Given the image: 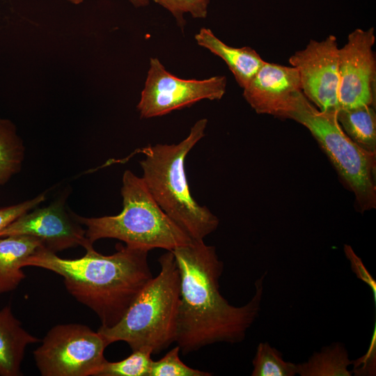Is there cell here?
I'll use <instances>...</instances> for the list:
<instances>
[{
    "instance_id": "obj_1",
    "label": "cell",
    "mask_w": 376,
    "mask_h": 376,
    "mask_svg": "<svg viewBox=\"0 0 376 376\" xmlns=\"http://www.w3.org/2000/svg\"><path fill=\"white\" fill-rule=\"evenodd\" d=\"M180 280L175 343L183 354L217 343H238L259 315L264 291L265 272L255 281V292L244 306H235L219 292L224 271L214 246L204 240L171 251Z\"/></svg>"
},
{
    "instance_id": "obj_2",
    "label": "cell",
    "mask_w": 376,
    "mask_h": 376,
    "mask_svg": "<svg viewBox=\"0 0 376 376\" xmlns=\"http://www.w3.org/2000/svg\"><path fill=\"white\" fill-rule=\"evenodd\" d=\"M148 253L126 245L112 255L92 249L80 258L66 259L42 248L24 262V267H37L61 276L68 292L95 313L100 327H111L152 278Z\"/></svg>"
},
{
    "instance_id": "obj_3",
    "label": "cell",
    "mask_w": 376,
    "mask_h": 376,
    "mask_svg": "<svg viewBox=\"0 0 376 376\" xmlns=\"http://www.w3.org/2000/svg\"><path fill=\"white\" fill-rule=\"evenodd\" d=\"M207 118L197 120L178 143L148 146L140 162L143 179L162 210L192 240H204L218 227L219 219L191 194L185 162L189 151L205 136Z\"/></svg>"
},
{
    "instance_id": "obj_4",
    "label": "cell",
    "mask_w": 376,
    "mask_h": 376,
    "mask_svg": "<svg viewBox=\"0 0 376 376\" xmlns=\"http://www.w3.org/2000/svg\"><path fill=\"white\" fill-rule=\"evenodd\" d=\"M159 263V273L145 285L122 319L111 327L98 329L109 345L124 341L132 351L147 347L158 354L175 341L179 270L172 251L162 255Z\"/></svg>"
},
{
    "instance_id": "obj_5",
    "label": "cell",
    "mask_w": 376,
    "mask_h": 376,
    "mask_svg": "<svg viewBox=\"0 0 376 376\" xmlns=\"http://www.w3.org/2000/svg\"><path fill=\"white\" fill-rule=\"evenodd\" d=\"M122 182L123 207L118 214L84 217L72 212L74 218L86 226V236L91 244L113 238L148 251L155 248L171 251L192 241L158 205L141 177L126 170Z\"/></svg>"
},
{
    "instance_id": "obj_6",
    "label": "cell",
    "mask_w": 376,
    "mask_h": 376,
    "mask_svg": "<svg viewBox=\"0 0 376 376\" xmlns=\"http://www.w3.org/2000/svg\"><path fill=\"white\" fill-rule=\"evenodd\" d=\"M337 111H320L299 92L281 118L295 120L306 127L334 166L341 180L354 194L361 212L376 207V154L365 151L343 130Z\"/></svg>"
},
{
    "instance_id": "obj_7",
    "label": "cell",
    "mask_w": 376,
    "mask_h": 376,
    "mask_svg": "<svg viewBox=\"0 0 376 376\" xmlns=\"http://www.w3.org/2000/svg\"><path fill=\"white\" fill-rule=\"evenodd\" d=\"M108 345L100 332L88 326L61 324L47 332L33 357L42 376H96L107 361Z\"/></svg>"
},
{
    "instance_id": "obj_8",
    "label": "cell",
    "mask_w": 376,
    "mask_h": 376,
    "mask_svg": "<svg viewBox=\"0 0 376 376\" xmlns=\"http://www.w3.org/2000/svg\"><path fill=\"white\" fill-rule=\"evenodd\" d=\"M226 85L224 75L202 80L179 78L169 72L157 58H150L136 108L142 118L162 116L203 100H221Z\"/></svg>"
},
{
    "instance_id": "obj_9",
    "label": "cell",
    "mask_w": 376,
    "mask_h": 376,
    "mask_svg": "<svg viewBox=\"0 0 376 376\" xmlns=\"http://www.w3.org/2000/svg\"><path fill=\"white\" fill-rule=\"evenodd\" d=\"M373 27L356 29L338 49V109L375 106L376 60Z\"/></svg>"
},
{
    "instance_id": "obj_10",
    "label": "cell",
    "mask_w": 376,
    "mask_h": 376,
    "mask_svg": "<svg viewBox=\"0 0 376 376\" xmlns=\"http://www.w3.org/2000/svg\"><path fill=\"white\" fill-rule=\"evenodd\" d=\"M338 49L336 36L330 35L322 40H311L289 58L298 72L303 94L320 111L339 108Z\"/></svg>"
},
{
    "instance_id": "obj_11",
    "label": "cell",
    "mask_w": 376,
    "mask_h": 376,
    "mask_svg": "<svg viewBox=\"0 0 376 376\" xmlns=\"http://www.w3.org/2000/svg\"><path fill=\"white\" fill-rule=\"evenodd\" d=\"M65 198L49 205L37 207L22 214L0 231V237L28 235L39 239L44 248L52 253L83 246L94 249L86 236V230L68 210Z\"/></svg>"
},
{
    "instance_id": "obj_12",
    "label": "cell",
    "mask_w": 376,
    "mask_h": 376,
    "mask_svg": "<svg viewBox=\"0 0 376 376\" xmlns=\"http://www.w3.org/2000/svg\"><path fill=\"white\" fill-rule=\"evenodd\" d=\"M301 91L297 69L265 62L243 88V97L259 114L282 116L292 98Z\"/></svg>"
},
{
    "instance_id": "obj_13",
    "label": "cell",
    "mask_w": 376,
    "mask_h": 376,
    "mask_svg": "<svg viewBox=\"0 0 376 376\" xmlns=\"http://www.w3.org/2000/svg\"><path fill=\"white\" fill-rule=\"evenodd\" d=\"M194 39L199 46L208 49L226 63L242 88L251 81L265 62L251 47L229 46L207 28H201L195 34Z\"/></svg>"
},
{
    "instance_id": "obj_14",
    "label": "cell",
    "mask_w": 376,
    "mask_h": 376,
    "mask_svg": "<svg viewBox=\"0 0 376 376\" xmlns=\"http://www.w3.org/2000/svg\"><path fill=\"white\" fill-rule=\"evenodd\" d=\"M42 248V242L31 235L0 237V293L16 289L26 277L22 270L24 262Z\"/></svg>"
},
{
    "instance_id": "obj_15",
    "label": "cell",
    "mask_w": 376,
    "mask_h": 376,
    "mask_svg": "<svg viewBox=\"0 0 376 376\" xmlns=\"http://www.w3.org/2000/svg\"><path fill=\"white\" fill-rule=\"evenodd\" d=\"M40 339L27 332L10 306L0 310V376L22 375L21 364L29 344Z\"/></svg>"
},
{
    "instance_id": "obj_16",
    "label": "cell",
    "mask_w": 376,
    "mask_h": 376,
    "mask_svg": "<svg viewBox=\"0 0 376 376\" xmlns=\"http://www.w3.org/2000/svg\"><path fill=\"white\" fill-rule=\"evenodd\" d=\"M338 121L347 136L359 147L376 154V114L371 105L338 109Z\"/></svg>"
},
{
    "instance_id": "obj_17",
    "label": "cell",
    "mask_w": 376,
    "mask_h": 376,
    "mask_svg": "<svg viewBox=\"0 0 376 376\" xmlns=\"http://www.w3.org/2000/svg\"><path fill=\"white\" fill-rule=\"evenodd\" d=\"M352 364L345 345L334 342L314 352L307 361L297 363L301 376H351L348 367Z\"/></svg>"
},
{
    "instance_id": "obj_18",
    "label": "cell",
    "mask_w": 376,
    "mask_h": 376,
    "mask_svg": "<svg viewBox=\"0 0 376 376\" xmlns=\"http://www.w3.org/2000/svg\"><path fill=\"white\" fill-rule=\"evenodd\" d=\"M24 152L15 125L9 119L0 118V186L20 171Z\"/></svg>"
},
{
    "instance_id": "obj_19",
    "label": "cell",
    "mask_w": 376,
    "mask_h": 376,
    "mask_svg": "<svg viewBox=\"0 0 376 376\" xmlns=\"http://www.w3.org/2000/svg\"><path fill=\"white\" fill-rule=\"evenodd\" d=\"M251 376H294L297 363L285 361L282 353L267 342L260 343L252 361Z\"/></svg>"
},
{
    "instance_id": "obj_20",
    "label": "cell",
    "mask_w": 376,
    "mask_h": 376,
    "mask_svg": "<svg viewBox=\"0 0 376 376\" xmlns=\"http://www.w3.org/2000/svg\"><path fill=\"white\" fill-rule=\"evenodd\" d=\"M150 349L144 347L132 351L123 360L106 361L96 376H149L152 360Z\"/></svg>"
},
{
    "instance_id": "obj_21",
    "label": "cell",
    "mask_w": 376,
    "mask_h": 376,
    "mask_svg": "<svg viewBox=\"0 0 376 376\" xmlns=\"http://www.w3.org/2000/svg\"><path fill=\"white\" fill-rule=\"evenodd\" d=\"M180 347L176 345L161 359L151 363L149 376H210L212 374L192 368L180 359Z\"/></svg>"
},
{
    "instance_id": "obj_22",
    "label": "cell",
    "mask_w": 376,
    "mask_h": 376,
    "mask_svg": "<svg viewBox=\"0 0 376 376\" xmlns=\"http://www.w3.org/2000/svg\"><path fill=\"white\" fill-rule=\"evenodd\" d=\"M169 10L175 19L178 26L183 31L186 24L184 15L187 13L193 18L205 19L207 15L210 0H152Z\"/></svg>"
},
{
    "instance_id": "obj_23",
    "label": "cell",
    "mask_w": 376,
    "mask_h": 376,
    "mask_svg": "<svg viewBox=\"0 0 376 376\" xmlns=\"http://www.w3.org/2000/svg\"><path fill=\"white\" fill-rule=\"evenodd\" d=\"M46 199V194L22 203L0 208V231L22 214L38 207Z\"/></svg>"
},
{
    "instance_id": "obj_24",
    "label": "cell",
    "mask_w": 376,
    "mask_h": 376,
    "mask_svg": "<svg viewBox=\"0 0 376 376\" xmlns=\"http://www.w3.org/2000/svg\"><path fill=\"white\" fill-rule=\"evenodd\" d=\"M343 251L345 257L350 263L352 271L356 274L357 279L361 280L370 288L374 297V301L376 303L375 280L371 276L361 259L355 253L350 245L345 244L343 246Z\"/></svg>"
},
{
    "instance_id": "obj_25",
    "label": "cell",
    "mask_w": 376,
    "mask_h": 376,
    "mask_svg": "<svg viewBox=\"0 0 376 376\" xmlns=\"http://www.w3.org/2000/svg\"><path fill=\"white\" fill-rule=\"evenodd\" d=\"M373 334L370 345L367 352L357 359L352 361L354 369L352 370L355 375H375V359H376V329Z\"/></svg>"
},
{
    "instance_id": "obj_26",
    "label": "cell",
    "mask_w": 376,
    "mask_h": 376,
    "mask_svg": "<svg viewBox=\"0 0 376 376\" xmlns=\"http://www.w3.org/2000/svg\"><path fill=\"white\" fill-rule=\"evenodd\" d=\"M136 8L145 7L149 4V0H129Z\"/></svg>"
},
{
    "instance_id": "obj_27",
    "label": "cell",
    "mask_w": 376,
    "mask_h": 376,
    "mask_svg": "<svg viewBox=\"0 0 376 376\" xmlns=\"http://www.w3.org/2000/svg\"><path fill=\"white\" fill-rule=\"evenodd\" d=\"M67 1L73 4H79L82 3L84 0H67Z\"/></svg>"
}]
</instances>
